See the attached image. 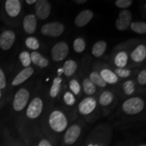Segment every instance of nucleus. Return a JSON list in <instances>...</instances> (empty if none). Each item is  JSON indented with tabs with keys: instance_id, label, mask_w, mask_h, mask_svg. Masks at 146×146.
Returning <instances> with one entry per match:
<instances>
[{
	"instance_id": "31",
	"label": "nucleus",
	"mask_w": 146,
	"mask_h": 146,
	"mask_svg": "<svg viewBox=\"0 0 146 146\" xmlns=\"http://www.w3.org/2000/svg\"><path fill=\"white\" fill-rule=\"evenodd\" d=\"M69 87H70V90L72 91L74 95H78L81 91V86L78 82L76 79L71 80L70 83H69Z\"/></svg>"
},
{
	"instance_id": "35",
	"label": "nucleus",
	"mask_w": 146,
	"mask_h": 146,
	"mask_svg": "<svg viewBox=\"0 0 146 146\" xmlns=\"http://www.w3.org/2000/svg\"><path fill=\"white\" fill-rule=\"evenodd\" d=\"M137 81L138 83L141 85H144L146 84V70H141V72L139 74L138 77H137Z\"/></svg>"
},
{
	"instance_id": "28",
	"label": "nucleus",
	"mask_w": 146,
	"mask_h": 146,
	"mask_svg": "<svg viewBox=\"0 0 146 146\" xmlns=\"http://www.w3.org/2000/svg\"><path fill=\"white\" fill-rule=\"evenodd\" d=\"M123 90L127 96L133 95L135 92V83L133 81L129 80L125 82L123 85Z\"/></svg>"
},
{
	"instance_id": "1",
	"label": "nucleus",
	"mask_w": 146,
	"mask_h": 146,
	"mask_svg": "<svg viewBox=\"0 0 146 146\" xmlns=\"http://www.w3.org/2000/svg\"><path fill=\"white\" fill-rule=\"evenodd\" d=\"M49 124L54 131L60 133L66 129L68 121L62 112L59 110H55L50 114L49 118Z\"/></svg>"
},
{
	"instance_id": "6",
	"label": "nucleus",
	"mask_w": 146,
	"mask_h": 146,
	"mask_svg": "<svg viewBox=\"0 0 146 146\" xmlns=\"http://www.w3.org/2000/svg\"><path fill=\"white\" fill-rule=\"evenodd\" d=\"M29 92L25 89H21L17 91L14 98L13 108L16 111H21L25 108L29 99Z\"/></svg>"
},
{
	"instance_id": "7",
	"label": "nucleus",
	"mask_w": 146,
	"mask_h": 146,
	"mask_svg": "<svg viewBox=\"0 0 146 146\" xmlns=\"http://www.w3.org/2000/svg\"><path fill=\"white\" fill-rule=\"evenodd\" d=\"M36 15L40 20H45L50 16L51 12V5L48 1L39 0L35 4Z\"/></svg>"
},
{
	"instance_id": "4",
	"label": "nucleus",
	"mask_w": 146,
	"mask_h": 146,
	"mask_svg": "<svg viewBox=\"0 0 146 146\" xmlns=\"http://www.w3.org/2000/svg\"><path fill=\"white\" fill-rule=\"evenodd\" d=\"M69 52V47L64 41H61L56 43L53 47L51 51V56L54 61H62L66 58Z\"/></svg>"
},
{
	"instance_id": "26",
	"label": "nucleus",
	"mask_w": 146,
	"mask_h": 146,
	"mask_svg": "<svg viewBox=\"0 0 146 146\" xmlns=\"http://www.w3.org/2000/svg\"><path fill=\"white\" fill-rule=\"evenodd\" d=\"M83 87L84 91L87 95H93L96 91V87L89 78H86L83 81Z\"/></svg>"
},
{
	"instance_id": "3",
	"label": "nucleus",
	"mask_w": 146,
	"mask_h": 146,
	"mask_svg": "<svg viewBox=\"0 0 146 146\" xmlns=\"http://www.w3.org/2000/svg\"><path fill=\"white\" fill-rule=\"evenodd\" d=\"M64 31V27L62 23L58 22L47 23L41 28L42 34L45 36L57 37L61 35Z\"/></svg>"
},
{
	"instance_id": "22",
	"label": "nucleus",
	"mask_w": 146,
	"mask_h": 146,
	"mask_svg": "<svg viewBox=\"0 0 146 146\" xmlns=\"http://www.w3.org/2000/svg\"><path fill=\"white\" fill-rule=\"evenodd\" d=\"M62 81V78H60V76L56 77L53 81V84L50 88V96L52 98H56L58 96V94H59L60 87H61V83Z\"/></svg>"
},
{
	"instance_id": "33",
	"label": "nucleus",
	"mask_w": 146,
	"mask_h": 146,
	"mask_svg": "<svg viewBox=\"0 0 146 146\" xmlns=\"http://www.w3.org/2000/svg\"><path fill=\"white\" fill-rule=\"evenodd\" d=\"M133 3V1L131 0H117L115 2V5L118 8H123L125 10V8H128L130 7Z\"/></svg>"
},
{
	"instance_id": "41",
	"label": "nucleus",
	"mask_w": 146,
	"mask_h": 146,
	"mask_svg": "<svg viewBox=\"0 0 146 146\" xmlns=\"http://www.w3.org/2000/svg\"><path fill=\"white\" fill-rule=\"evenodd\" d=\"M1 90H0V98H1Z\"/></svg>"
},
{
	"instance_id": "38",
	"label": "nucleus",
	"mask_w": 146,
	"mask_h": 146,
	"mask_svg": "<svg viewBox=\"0 0 146 146\" xmlns=\"http://www.w3.org/2000/svg\"><path fill=\"white\" fill-rule=\"evenodd\" d=\"M36 0H27L26 1V3H28V4H33V3H36Z\"/></svg>"
},
{
	"instance_id": "27",
	"label": "nucleus",
	"mask_w": 146,
	"mask_h": 146,
	"mask_svg": "<svg viewBox=\"0 0 146 146\" xmlns=\"http://www.w3.org/2000/svg\"><path fill=\"white\" fill-rule=\"evenodd\" d=\"M85 41L83 38H77L74 41L73 43V47L74 50L77 53H81L83 52L85 49Z\"/></svg>"
},
{
	"instance_id": "34",
	"label": "nucleus",
	"mask_w": 146,
	"mask_h": 146,
	"mask_svg": "<svg viewBox=\"0 0 146 146\" xmlns=\"http://www.w3.org/2000/svg\"><path fill=\"white\" fill-rule=\"evenodd\" d=\"M131 70H129V69L118 68L115 70V74H116V75L122 78L129 77L131 75Z\"/></svg>"
},
{
	"instance_id": "11",
	"label": "nucleus",
	"mask_w": 146,
	"mask_h": 146,
	"mask_svg": "<svg viewBox=\"0 0 146 146\" xmlns=\"http://www.w3.org/2000/svg\"><path fill=\"white\" fill-rule=\"evenodd\" d=\"M81 127L77 125H73L69 127L64 135V141L66 144L72 145L76 142L81 134Z\"/></svg>"
},
{
	"instance_id": "17",
	"label": "nucleus",
	"mask_w": 146,
	"mask_h": 146,
	"mask_svg": "<svg viewBox=\"0 0 146 146\" xmlns=\"http://www.w3.org/2000/svg\"><path fill=\"white\" fill-rule=\"evenodd\" d=\"M31 62L34 64L40 67V68H43L47 67L49 65L48 60L46 59L45 57H43L42 55L39 53L36 52H33L31 53Z\"/></svg>"
},
{
	"instance_id": "9",
	"label": "nucleus",
	"mask_w": 146,
	"mask_h": 146,
	"mask_svg": "<svg viewBox=\"0 0 146 146\" xmlns=\"http://www.w3.org/2000/svg\"><path fill=\"white\" fill-rule=\"evenodd\" d=\"M15 33L10 30L5 31L0 35V47L3 50H8L15 41Z\"/></svg>"
},
{
	"instance_id": "43",
	"label": "nucleus",
	"mask_w": 146,
	"mask_h": 146,
	"mask_svg": "<svg viewBox=\"0 0 146 146\" xmlns=\"http://www.w3.org/2000/svg\"><path fill=\"white\" fill-rule=\"evenodd\" d=\"M89 146H92V145H89Z\"/></svg>"
},
{
	"instance_id": "12",
	"label": "nucleus",
	"mask_w": 146,
	"mask_h": 146,
	"mask_svg": "<svg viewBox=\"0 0 146 146\" xmlns=\"http://www.w3.org/2000/svg\"><path fill=\"white\" fill-rule=\"evenodd\" d=\"M94 17V13L89 10L82 11L75 18L74 23L78 27H83L87 25Z\"/></svg>"
},
{
	"instance_id": "32",
	"label": "nucleus",
	"mask_w": 146,
	"mask_h": 146,
	"mask_svg": "<svg viewBox=\"0 0 146 146\" xmlns=\"http://www.w3.org/2000/svg\"><path fill=\"white\" fill-rule=\"evenodd\" d=\"M64 101L66 103V104L68 106H73L75 103V98H74V95H73L72 93L66 92L64 96Z\"/></svg>"
},
{
	"instance_id": "21",
	"label": "nucleus",
	"mask_w": 146,
	"mask_h": 146,
	"mask_svg": "<svg viewBox=\"0 0 146 146\" xmlns=\"http://www.w3.org/2000/svg\"><path fill=\"white\" fill-rule=\"evenodd\" d=\"M128 62V55L125 52H120L114 58V64L120 68H123L127 65Z\"/></svg>"
},
{
	"instance_id": "10",
	"label": "nucleus",
	"mask_w": 146,
	"mask_h": 146,
	"mask_svg": "<svg viewBox=\"0 0 146 146\" xmlns=\"http://www.w3.org/2000/svg\"><path fill=\"white\" fill-rule=\"evenodd\" d=\"M97 102L94 98H85L78 105V111L81 114L87 115L91 114L96 108Z\"/></svg>"
},
{
	"instance_id": "37",
	"label": "nucleus",
	"mask_w": 146,
	"mask_h": 146,
	"mask_svg": "<svg viewBox=\"0 0 146 146\" xmlns=\"http://www.w3.org/2000/svg\"><path fill=\"white\" fill-rule=\"evenodd\" d=\"M38 146H52V144L50 143V141H47V139H42L39 142V145Z\"/></svg>"
},
{
	"instance_id": "40",
	"label": "nucleus",
	"mask_w": 146,
	"mask_h": 146,
	"mask_svg": "<svg viewBox=\"0 0 146 146\" xmlns=\"http://www.w3.org/2000/svg\"><path fill=\"white\" fill-rule=\"evenodd\" d=\"M75 2H76L77 3H86L87 1L86 0H82V1H80V0H77V1H74Z\"/></svg>"
},
{
	"instance_id": "15",
	"label": "nucleus",
	"mask_w": 146,
	"mask_h": 146,
	"mask_svg": "<svg viewBox=\"0 0 146 146\" xmlns=\"http://www.w3.org/2000/svg\"><path fill=\"white\" fill-rule=\"evenodd\" d=\"M23 28L26 33L33 34L35 32L36 29V19L33 14H29L23 20Z\"/></svg>"
},
{
	"instance_id": "36",
	"label": "nucleus",
	"mask_w": 146,
	"mask_h": 146,
	"mask_svg": "<svg viewBox=\"0 0 146 146\" xmlns=\"http://www.w3.org/2000/svg\"><path fill=\"white\" fill-rule=\"evenodd\" d=\"M5 85H6V80H5L4 73L0 68V89L5 88Z\"/></svg>"
},
{
	"instance_id": "23",
	"label": "nucleus",
	"mask_w": 146,
	"mask_h": 146,
	"mask_svg": "<svg viewBox=\"0 0 146 146\" xmlns=\"http://www.w3.org/2000/svg\"><path fill=\"white\" fill-rule=\"evenodd\" d=\"M114 99V94L108 91H106L100 96L99 98L100 104L103 106L110 104Z\"/></svg>"
},
{
	"instance_id": "20",
	"label": "nucleus",
	"mask_w": 146,
	"mask_h": 146,
	"mask_svg": "<svg viewBox=\"0 0 146 146\" xmlns=\"http://www.w3.org/2000/svg\"><path fill=\"white\" fill-rule=\"evenodd\" d=\"M62 69L65 76H71L76 72V69H77V64L74 60H68L64 64Z\"/></svg>"
},
{
	"instance_id": "19",
	"label": "nucleus",
	"mask_w": 146,
	"mask_h": 146,
	"mask_svg": "<svg viewBox=\"0 0 146 146\" xmlns=\"http://www.w3.org/2000/svg\"><path fill=\"white\" fill-rule=\"evenodd\" d=\"M107 48V44L105 41H100L95 43L92 48V54L95 57L100 58L104 54Z\"/></svg>"
},
{
	"instance_id": "2",
	"label": "nucleus",
	"mask_w": 146,
	"mask_h": 146,
	"mask_svg": "<svg viewBox=\"0 0 146 146\" xmlns=\"http://www.w3.org/2000/svg\"><path fill=\"white\" fill-rule=\"evenodd\" d=\"M145 106L143 100L138 97L128 99L123 104V110L126 114L133 115L141 112Z\"/></svg>"
},
{
	"instance_id": "13",
	"label": "nucleus",
	"mask_w": 146,
	"mask_h": 146,
	"mask_svg": "<svg viewBox=\"0 0 146 146\" xmlns=\"http://www.w3.org/2000/svg\"><path fill=\"white\" fill-rule=\"evenodd\" d=\"M5 8L7 14L10 17H16L21 12V2L18 0H8L5 1Z\"/></svg>"
},
{
	"instance_id": "8",
	"label": "nucleus",
	"mask_w": 146,
	"mask_h": 146,
	"mask_svg": "<svg viewBox=\"0 0 146 146\" xmlns=\"http://www.w3.org/2000/svg\"><path fill=\"white\" fill-rule=\"evenodd\" d=\"M43 110V102L39 98L32 100L27 110V115L29 118L35 119L41 114Z\"/></svg>"
},
{
	"instance_id": "42",
	"label": "nucleus",
	"mask_w": 146,
	"mask_h": 146,
	"mask_svg": "<svg viewBox=\"0 0 146 146\" xmlns=\"http://www.w3.org/2000/svg\"><path fill=\"white\" fill-rule=\"evenodd\" d=\"M139 146H146V145H145V144H144V145H139Z\"/></svg>"
},
{
	"instance_id": "18",
	"label": "nucleus",
	"mask_w": 146,
	"mask_h": 146,
	"mask_svg": "<svg viewBox=\"0 0 146 146\" xmlns=\"http://www.w3.org/2000/svg\"><path fill=\"white\" fill-rule=\"evenodd\" d=\"M100 76L106 82V83L115 84L118 81V77L114 72L109 69H103L100 72Z\"/></svg>"
},
{
	"instance_id": "25",
	"label": "nucleus",
	"mask_w": 146,
	"mask_h": 146,
	"mask_svg": "<svg viewBox=\"0 0 146 146\" xmlns=\"http://www.w3.org/2000/svg\"><path fill=\"white\" fill-rule=\"evenodd\" d=\"M131 29L138 34H145L146 33V24L143 22H133L130 25Z\"/></svg>"
},
{
	"instance_id": "29",
	"label": "nucleus",
	"mask_w": 146,
	"mask_h": 146,
	"mask_svg": "<svg viewBox=\"0 0 146 146\" xmlns=\"http://www.w3.org/2000/svg\"><path fill=\"white\" fill-rule=\"evenodd\" d=\"M25 44L28 48L31 49L33 50H36L39 49V42L37 39L33 36H30V37L27 38L26 41H25Z\"/></svg>"
},
{
	"instance_id": "5",
	"label": "nucleus",
	"mask_w": 146,
	"mask_h": 146,
	"mask_svg": "<svg viewBox=\"0 0 146 146\" xmlns=\"http://www.w3.org/2000/svg\"><path fill=\"white\" fill-rule=\"evenodd\" d=\"M132 23V14L128 10H122L115 22V26L118 31H125Z\"/></svg>"
},
{
	"instance_id": "30",
	"label": "nucleus",
	"mask_w": 146,
	"mask_h": 146,
	"mask_svg": "<svg viewBox=\"0 0 146 146\" xmlns=\"http://www.w3.org/2000/svg\"><path fill=\"white\" fill-rule=\"evenodd\" d=\"M19 59L21 60L22 64L24 67H29L31 64V56L29 52H23L20 54Z\"/></svg>"
},
{
	"instance_id": "24",
	"label": "nucleus",
	"mask_w": 146,
	"mask_h": 146,
	"mask_svg": "<svg viewBox=\"0 0 146 146\" xmlns=\"http://www.w3.org/2000/svg\"><path fill=\"white\" fill-rule=\"evenodd\" d=\"M89 79L95 85L100 87H104L106 86V83L104 81L103 78L101 77L100 74L97 72H93L90 74L89 76Z\"/></svg>"
},
{
	"instance_id": "14",
	"label": "nucleus",
	"mask_w": 146,
	"mask_h": 146,
	"mask_svg": "<svg viewBox=\"0 0 146 146\" xmlns=\"http://www.w3.org/2000/svg\"><path fill=\"white\" fill-rule=\"evenodd\" d=\"M33 72V68L30 66L23 69V70H22L21 72L18 73L16 77L14 78V81H12V85H13L14 86H18V85L23 83L24 82L26 81L28 78H29L31 76Z\"/></svg>"
},
{
	"instance_id": "16",
	"label": "nucleus",
	"mask_w": 146,
	"mask_h": 146,
	"mask_svg": "<svg viewBox=\"0 0 146 146\" xmlns=\"http://www.w3.org/2000/svg\"><path fill=\"white\" fill-rule=\"evenodd\" d=\"M146 57V47L145 45H139L131 53V58L132 60L135 62H141L145 59Z\"/></svg>"
},
{
	"instance_id": "39",
	"label": "nucleus",
	"mask_w": 146,
	"mask_h": 146,
	"mask_svg": "<svg viewBox=\"0 0 146 146\" xmlns=\"http://www.w3.org/2000/svg\"><path fill=\"white\" fill-rule=\"evenodd\" d=\"M58 74H59V75H60V74H62V73H64V70H63L62 68L58 69Z\"/></svg>"
}]
</instances>
